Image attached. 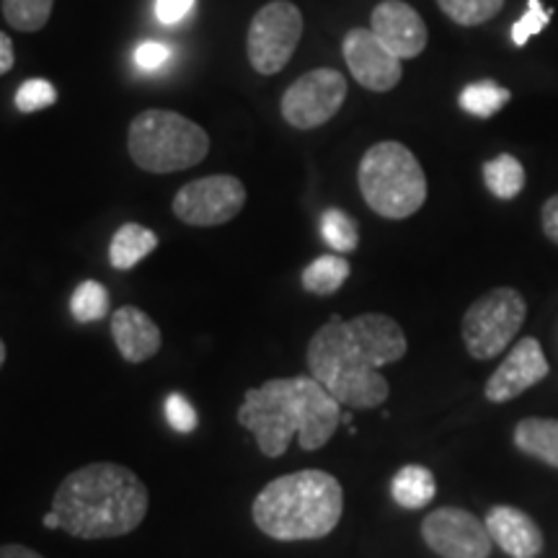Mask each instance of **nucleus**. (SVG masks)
<instances>
[{"instance_id":"1","label":"nucleus","mask_w":558,"mask_h":558,"mask_svg":"<svg viewBox=\"0 0 558 558\" xmlns=\"http://www.w3.org/2000/svg\"><path fill=\"white\" fill-rule=\"evenodd\" d=\"M409 352L407 333L386 313H362L352 320L333 316L308 341V369L347 409L386 403L390 386L380 367Z\"/></svg>"},{"instance_id":"17","label":"nucleus","mask_w":558,"mask_h":558,"mask_svg":"<svg viewBox=\"0 0 558 558\" xmlns=\"http://www.w3.org/2000/svg\"><path fill=\"white\" fill-rule=\"evenodd\" d=\"M514 445L525 452L558 469V418L527 416L514 427Z\"/></svg>"},{"instance_id":"24","label":"nucleus","mask_w":558,"mask_h":558,"mask_svg":"<svg viewBox=\"0 0 558 558\" xmlns=\"http://www.w3.org/2000/svg\"><path fill=\"white\" fill-rule=\"evenodd\" d=\"M439 11L458 26H481L505 9V0H437Z\"/></svg>"},{"instance_id":"34","label":"nucleus","mask_w":558,"mask_h":558,"mask_svg":"<svg viewBox=\"0 0 558 558\" xmlns=\"http://www.w3.org/2000/svg\"><path fill=\"white\" fill-rule=\"evenodd\" d=\"M0 558H45L37 550L21 546V543H5V546H0Z\"/></svg>"},{"instance_id":"7","label":"nucleus","mask_w":558,"mask_h":558,"mask_svg":"<svg viewBox=\"0 0 558 558\" xmlns=\"http://www.w3.org/2000/svg\"><path fill=\"white\" fill-rule=\"evenodd\" d=\"M527 316L525 298L514 288H494L465 311L463 344L473 360H494L512 344Z\"/></svg>"},{"instance_id":"30","label":"nucleus","mask_w":558,"mask_h":558,"mask_svg":"<svg viewBox=\"0 0 558 558\" xmlns=\"http://www.w3.org/2000/svg\"><path fill=\"white\" fill-rule=\"evenodd\" d=\"M171 60V47L169 45H160V41H143V45L135 50V62L140 70L145 73H156Z\"/></svg>"},{"instance_id":"12","label":"nucleus","mask_w":558,"mask_h":558,"mask_svg":"<svg viewBox=\"0 0 558 558\" xmlns=\"http://www.w3.org/2000/svg\"><path fill=\"white\" fill-rule=\"evenodd\" d=\"M341 52H344L349 73L362 88L388 94L399 86L403 75L401 60L375 37L373 29L347 32L344 41H341Z\"/></svg>"},{"instance_id":"4","label":"nucleus","mask_w":558,"mask_h":558,"mask_svg":"<svg viewBox=\"0 0 558 558\" xmlns=\"http://www.w3.org/2000/svg\"><path fill=\"white\" fill-rule=\"evenodd\" d=\"M344 514V488L326 471H298L269 481L256 494L251 518L267 538L318 541L339 525Z\"/></svg>"},{"instance_id":"32","label":"nucleus","mask_w":558,"mask_h":558,"mask_svg":"<svg viewBox=\"0 0 558 558\" xmlns=\"http://www.w3.org/2000/svg\"><path fill=\"white\" fill-rule=\"evenodd\" d=\"M541 222H543V233H546V239L558 246V194L546 199V205L541 209Z\"/></svg>"},{"instance_id":"28","label":"nucleus","mask_w":558,"mask_h":558,"mask_svg":"<svg viewBox=\"0 0 558 558\" xmlns=\"http://www.w3.org/2000/svg\"><path fill=\"white\" fill-rule=\"evenodd\" d=\"M550 16H554V11L546 9L541 0H527L525 16H522L518 24L512 26V41H514V45L525 47L530 39L538 37V34L548 26Z\"/></svg>"},{"instance_id":"35","label":"nucleus","mask_w":558,"mask_h":558,"mask_svg":"<svg viewBox=\"0 0 558 558\" xmlns=\"http://www.w3.org/2000/svg\"><path fill=\"white\" fill-rule=\"evenodd\" d=\"M41 525H45L47 530H60V518L54 512H47L45 520H41Z\"/></svg>"},{"instance_id":"29","label":"nucleus","mask_w":558,"mask_h":558,"mask_svg":"<svg viewBox=\"0 0 558 558\" xmlns=\"http://www.w3.org/2000/svg\"><path fill=\"white\" fill-rule=\"evenodd\" d=\"M163 411H166V422H169L171 429H177L179 435H192V432L197 429L199 416L186 396L171 393L163 403Z\"/></svg>"},{"instance_id":"9","label":"nucleus","mask_w":558,"mask_h":558,"mask_svg":"<svg viewBox=\"0 0 558 558\" xmlns=\"http://www.w3.org/2000/svg\"><path fill=\"white\" fill-rule=\"evenodd\" d=\"M344 99V75L333 68H316L284 90L279 109H282L284 122L295 130H316L337 114Z\"/></svg>"},{"instance_id":"25","label":"nucleus","mask_w":558,"mask_h":558,"mask_svg":"<svg viewBox=\"0 0 558 558\" xmlns=\"http://www.w3.org/2000/svg\"><path fill=\"white\" fill-rule=\"evenodd\" d=\"M320 235L337 254H349L360 246V230L352 215L341 213V209H326L320 215Z\"/></svg>"},{"instance_id":"22","label":"nucleus","mask_w":558,"mask_h":558,"mask_svg":"<svg viewBox=\"0 0 558 558\" xmlns=\"http://www.w3.org/2000/svg\"><path fill=\"white\" fill-rule=\"evenodd\" d=\"M512 99V90L499 86L497 81H478L460 90V109L476 120H492Z\"/></svg>"},{"instance_id":"13","label":"nucleus","mask_w":558,"mask_h":558,"mask_svg":"<svg viewBox=\"0 0 558 558\" xmlns=\"http://www.w3.org/2000/svg\"><path fill=\"white\" fill-rule=\"evenodd\" d=\"M548 360L543 354L538 339L525 337L514 344L507 360L497 367L486 383V399L492 403H507L525 393L527 388L538 386L548 375Z\"/></svg>"},{"instance_id":"23","label":"nucleus","mask_w":558,"mask_h":558,"mask_svg":"<svg viewBox=\"0 0 558 558\" xmlns=\"http://www.w3.org/2000/svg\"><path fill=\"white\" fill-rule=\"evenodd\" d=\"M70 313L78 324H96V320L107 318L109 313V292L96 279H86L75 288L70 298Z\"/></svg>"},{"instance_id":"31","label":"nucleus","mask_w":558,"mask_h":558,"mask_svg":"<svg viewBox=\"0 0 558 558\" xmlns=\"http://www.w3.org/2000/svg\"><path fill=\"white\" fill-rule=\"evenodd\" d=\"M197 0H156V16L160 24H179L194 11Z\"/></svg>"},{"instance_id":"11","label":"nucleus","mask_w":558,"mask_h":558,"mask_svg":"<svg viewBox=\"0 0 558 558\" xmlns=\"http://www.w3.org/2000/svg\"><path fill=\"white\" fill-rule=\"evenodd\" d=\"M422 538L442 558H488L494 541L486 522L458 507H439L422 522Z\"/></svg>"},{"instance_id":"15","label":"nucleus","mask_w":558,"mask_h":558,"mask_svg":"<svg viewBox=\"0 0 558 558\" xmlns=\"http://www.w3.org/2000/svg\"><path fill=\"white\" fill-rule=\"evenodd\" d=\"M486 530L492 541L512 558H538L543 550V533L530 514L518 507L499 505L488 509Z\"/></svg>"},{"instance_id":"19","label":"nucleus","mask_w":558,"mask_h":558,"mask_svg":"<svg viewBox=\"0 0 558 558\" xmlns=\"http://www.w3.org/2000/svg\"><path fill=\"white\" fill-rule=\"evenodd\" d=\"M390 494H393L396 505H401L403 509H422L435 499V476L424 465H403L390 481Z\"/></svg>"},{"instance_id":"8","label":"nucleus","mask_w":558,"mask_h":558,"mask_svg":"<svg viewBox=\"0 0 558 558\" xmlns=\"http://www.w3.org/2000/svg\"><path fill=\"white\" fill-rule=\"evenodd\" d=\"M303 13L290 0H271L251 19L246 50L256 73L275 75L288 65L303 39Z\"/></svg>"},{"instance_id":"26","label":"nucleus","mask_w":558,"mask_h":558,"mask_svg":"<svg viewBox=\"0 0 558 558\" xmlns=\"http://www.w3.org/2000/svg\"><path fill=\"white\" fill-rule=\"evenodd\" d=\"M54 0H3V16L16 32H39L52 16Z\"/></svg>"},{"instance_id":"18","label":"nucleus","mask_w":558,"mask_h":558,"mask_svg":"<svg viewBox=\"0 0 558 558\" xmlns=\"http://www.w3.org/2000/svg\"><path fill=\"white\" fill-rule=\"evenodd\" d=\"M158 246V235L150 228L128 222L114 233L109 246V262L114 269H132L137 267L145 256L153 254Z\"/></svg>"},{"instance_id":"5","label":"nucleus","mask_w":558,"mask_h":558,"mask_svg":"<svg viewBox=\"0 0 558 558\" xmlns=\"http://www.w3.org/2000/svg\"><path fill=\"white\" fill-rule=\"evenodd\" d=\"M357 184L365 205L386 220H407L427 202V177L422 163L396 140L375 143L362 156Z\"/></svg>"},{"instance_id":"3","label":"nucleus","mask_w":558,"mask_h":558,"mask_svg":"<svg viewBox=\"0 0 558 558\" xmlns=\"http://www.w3.org/2000/svg\"><path fill=\"white\" fill-rule=\"evenodd\" d=\"M148 488L120 463H90L68 473L52 497L60 530L81 541L122 538L143 525Z\"/></svg>"},{"instance_id":"33","label":"nucleus","mask_w":558,"mask_h":558,"mask_svg":"<svg viewBox=\"0 0 558 558\" xmlns=\"http://www.w3.org/2000/svg\"><path fill=\"white\" fill-rule=\"evenodd\" d=\"M16 62V52H13V41L9 34L0 32V75H5Z\"/></svg>"},{"instance_id":"36","label":"nucleus","mask_w":558,"mask_h":558,"mask_svg":"<svg viewBox=\"0 0 558 558\" xmlns=\"http://www.w3.org/2000/svg\"><path fill=\"white\" fill-rule=\"evenodd\" d=\"M3 362H5V341L0 339V367H3Z\"/></svg>"},{"instance_id":"10","label":"nucleus","mask_w":558,"mask_h":558,"mask_svg":"<svg viewBox=\"0 0 558 558\" xmlns=\"http://www.w3.org/2000/svg\"><path fill=\"white\" fill-rule=\"evenodd\" d=\"M246 205V186L241 179L218 173L190 181L173 197V215L192 228H215L230 222Z\"/></svg>"},{"instance_id":"16","label":"nucleus","mask_w":558,"mask_h":558,"mask_svg":"<svg viewBox=\"0 0 558 558\" xmlns=\"http://www.w3.org/2000/svg\"><path fill=\"white\" fill-rule=\"evenodd\" d=\"M111 337H114V344L120 349V354L132 365H140V362H148L156 357L160 349V329L148 313L135 308V305H122V308L114 311L111 316Z\"/></svg>"},{"instance_id":"2","label":"nucleus","mask_w":558,"mask_h":558,"mask_svg":"<svg viewBox=\"0 0 558 558\" xmlns=\"http://www.w3.org/2000/svg\"><path fill=\"white\" fill-rule=\"evenodd\" d=\"M239 424L254 435L262 456L279 458L298 437L303 450L329 445L341 424V403L313 375L275 378L248 388L239 407Z\"/></svg>"},{"instance_id":"14","label":"nucleus","mask_w":558,"mask_h":558,"mask_svg":"<svg viewBox=\"0 0 558 558\" xmlns=\"http://www.w3.org/2000/svg\"><path fill=\"white\" fill-rule=\"evenodd\" d=\"M369 29L399 60H411L424 52L429 32L424 19L403 0H383L369 16Z\"/></svg>"},{"instance_id":"6","label":"nucleus","mask_w":558,"mask_h":558,"mask_svg":"<svg viewBox=\"0 0 558 558\" xmlns=\"http://www.w3.org/2000/svg\"><path fill=\"white\" fill-rule=\"evenodd\" d=\"M130 158L137 169L173 173L202 163L209 153V137L197 122L169 109H148L130 122Z\"/></svg>"},{"instance_id":"20","label":"nucleus","mask_w":558,"mask_h":558,"mask_svg":"<svg viewBox=\"0 0 558 558\" xmlns=\"http://www.w3.org/2000/svg\"><path fill=\"white\" fill-rule=\"evenodd\" d=\"M525 166L514 156H509V153H501V156L484 163V184L497 199L509 202L520 197V192L525 190Z\"/></svg>"},{"instance_id":"21","label":"nucleus","mask_w":558,"mask_h":558,"mask_svg":"<svg viewBox=\"0 0 558 558\" xmlns=\"http://www.w3.org/2000/svg\"><path fill=\"white\" fill-rule=\"evenodd\" d=\"M349 275H352V267L344 256L339 254H326L318 256L316 262H311L308 267L303 269V288L311 292V295H333V292L341 290V284L347 282Z\"/></svg>"},{"instance_id":"27","label":"nucleus","mask_w":558,"mask_h":558,"mask_svg":"<svg viewBox=\"0 0 558 558\" xmlns=\"http://www.w3.org/2000/svg\"><path fill=\"white\" fill-rule=\"evenodd\" d=\"M58 101V88L45 78H29L24 81L16 90V109L24 114H34Z\"/></svg>"}]
</instances>
